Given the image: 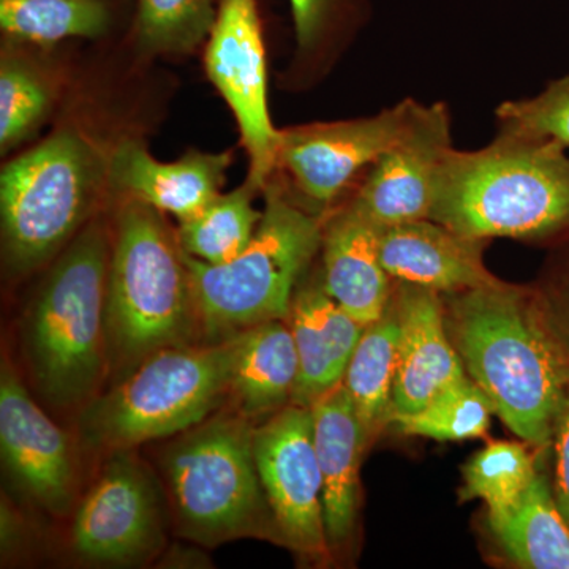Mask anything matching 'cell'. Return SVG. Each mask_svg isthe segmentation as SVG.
<instances>
[{
	"label": "cell",
	"mask_w": 569,
	"mask_h": 569,
	"mask_svg": "<svg viewBox=\"0 0 569 569\" xmlns=\"http://www.w3.org/2000/svg\"><path fill=\"white\" fill-rule=\"evenodd\" d=\"M451 298L447 328L468 376L512 433L545 447L567 399L569 362L538 306L505 282Z\"/></svg>",
	"instance_id": "cell-1"
},
{
	"label": "cell",
	"mask_w": 569,
	"mask_h": 569,
	"mask_svg": "<svg viewBox=\"0 0 569 569\" xmlns=\"http://www.w3.org/2000/svg\"><path fill=\"white\" fill-rule=\"evenodd\" d=\"M565 149L503 132L479 151L452 148L438 171L430 219L478 241L559 233L569 227Z\"/></svg>",
	"instance_id": "cell-2"
},
{
	"label": "cell",
	"mask_w": 569,
	"mask_h": 569,
	"mask_svg": "<svg viewBox=\"0 0 569 569\" xmlns=\"http://www.w3.org/2000/svg\"><path fill=\"white\" fill-rule=\"evenodd\" d=\"M112 227L97 216L48 272L24 320V351L51 406L84 407L110 366L107 288Z\"/></svg>",
	"instance_id": "cell-3"
},
{
	"label": "cell",
	"mask_w": 569,
	"mask_h": 569,
	"mask_svg": "<svg viewBox=\"0 0 569 569\" xmlns=\"http://www.w3.org/2000/svg\"><path fill=\"white\" fill-rule=\"evenodd\" d=\"M162 213L123 200L112 222L107 337L118 367L133 369L156 351L192 343L198 326L186 258Z\"/></svg>",
	"instance_id": "cell-4"
},
{
	"label": "cell",
	"mask_w": 569,
	"mask_h": 569,
	"mask_svg": "<svg viewBox=\"0 0 569 569\" xmlns=\"http://www.w3.org/2000/svg\"><path fill=\"white\" fill-rule=\"evenodd\" d=\"M263 217L247 249L208 264L183 253L198 328L209 342L266 321L288 320L298 284L321 249L325 223L269 181Z\"/></svg>",
	"instance_id": "cell-5"
},
{
	"label": "cell",
	"mask_w": 569,
	"mask_h": 569,
	"mask_svg": "<svg viewBox=\"0 0 569 569\" xmlns=\"http://www.w3.org/2000/svg\"><path fill=\"white\" fill-rule=\"evenodd\" d=\"M236 336L168 347L81 408L78 436L96 451H126L200 425L230 400Z\"/></svg>",
	"instance_id": "cell-6"
},
{
	"label": "cell",
	"mask_w": 569,
	"mask_h": 569,
	"mask_svg": "<svg viewBox=\"0 0 569 569\" xmlns=\"http://www.w3.org/2000/svg\"><path fill=\"white\" fill-rule=\"evenodd\" d=\"M108 183V157L73 129H61L10 160L0 174L2 257L24 276L50 261L93 219Z\"/></svg>",
	"instance_id": "cell-7"
},
{
	"label": "cell",
	"mask_w": 569,
	"mask_h": 569,
	"mask_svg": "<svg viewBox=\"0 0 569 569\" xmlns=\"http://www.w3.org/2000/svg\"><path fill=\"white\" fill-rule=\"evenodd\" d=\"M252 419L217 411L179 433L162 456L183 537L204 546L280 539L254 462Z\"/></svg>",
	"instance_id": "cell-8"
},
{
	"label": "cell",
	"mask_w": 569,
	"mask_h": 569,
	"mask_svg": "<svg viewBox=\"0 0 569 569\" xmlns=\"http://www.w3.org/2000/svg\"><path fill=\"white\" fill-rule=\"evenodd\" d=\"M209 80L233 111L258 192L274 178L280 130L268 110L266 52L257 0H222L204 54Z\"/></svg>",
	"instance_id": "cell-9"
},
{
	"label": "cell",
	"mask_w": 569,
	"mask_h": 569,
	"mask_svg": "<svg viewBox=\"0 0 569 569\" xmlns=\"http://www.w3.org/2000/svg\"><path fill=\"white\" fill-rule=\"evenodd\" d=\"M253 451L280 541L302 556L325 559L331 549L310 407L290 403L254 426Z\"/></svg>",
	"instance_id": "cell-10"
},
{
	"label": "cell",
	"mask_w": 569,
	"mask_h": 569,
	"mask_svg": "<svg viewBox=\"0 0 569 569\" xmlns=\"http://www.w3.org/2000/svg\"><path fill=\"white\" fill-rule=\"evenodd\" d=\"M159 496L146 468L126 451L112 452L71 522V549L99 567L149 559L162 542Z\"/></svg>",
	"instance_id": "cell-11"
},
{
	"label": "cell",
	"mask_w": 569,
	"mask_h": 569,
	"mask_svg": "<svg viewBox=\"0 0 569 569\" xmlns=\"http://www.w3.org/2000/svg\"><path fill=\"white\" fill-rule=\"evenodd\" d=\"M418 104L403 100L370 118L280 130L277 170L306 200L326 208L402 137Z\"/></svg>",
	"instance_id": "cell-12"
},
{
	"label": "cell",
	"mask_w": 569,
	"mask_h": 569,
	"mask_svg": "<svg viewBox=\"0 0 569 569\" xmlns=\"http://www.w3.org/2000/svg\"><path fill=\"white\" fill-rule=\"evenodd\" d=\"M0 449L3 466L26 496L66 516L77 497V460L69 433L32 399L10 362L0 370Z\"/></svg>",
	"instance_id": "cell-13"
},
{
	"label": "cell",
	"mask_w": 569,
	"mask_h": 569,
	"mask_svg": "<svg viewBox=\"0 0 569 569\" xmlns=\"http://www.w3.org/2000/svg\"><path fill=\"white\" fill-rule=\"evenodd\" d=\"M445 104H418L406 132L370 168L351 204L377 227L430 219L438 171L451 151Z\"/></svg>",
	"instance_id": "cell-14"
},
{
	"label": "cell",
	"mask_w": 569,
	"mask_h": 569,
	"mask_svg": "<svg viewBox=\"0 0 569 569\" xmlns=\"http://www.w3.org/2000/svg\"><path fill=\"white\" fill-rule=\"evenodd\" d=\"M395 307L400 337L391 419L417 413L441 389L466 377V367L449 337L440 293L402 283Z\"/></svg>",
	"instance_id": "cell-15"
},
{
	"label": "cell",
	"mask_w": 569,
	"mask_h": 569,
	"mask_svg": "<svg viewBox=\"0 0 569 569\" xmlns=\"http://www.w3.org/2000/svg\"><path fill=\"white\" fill-rule=\"evenodd\" d=\"M230 152L183 153L176 162H159L138 140H122L108 156V183L123 200L140 201L178 222L203 211L227 178Z\"/></svg>",
	"instance_id": "cell-16"
},
{
	"label": "cell",
	"mask_w": 569,
	"mask_h": 569,
	"mask_svg": "<svg viewBox=\"0 0 569 569\" xmlns=\"http://www.w3.org/2000/svg\"><path fill=\"white\" fill-rule=\"evenodd\" d=\"M485 242L432 219L415 220L381 230V263L397 282L440 295L496 287L501 280L482 261Z\"/></svg>",
	"instance_id": "cell-17"
},
{
	"label": "cell",
	"mask_w": 569,
	"mask_h": 569,
	"mask_svg": "<svg viewBox=\"0 0 569 569\" xmlns=\"http://www.w3.org/2000/svg\"><path fill=\"white\" fill-rule=\"evenodd\" d=\"M381 230L351 203L323 228L321 284L362 326L376 323L391 305L392 279L380 257Z\"/></svg>",
	"instance_id": "cell-18"
},
{
	"label": "cell",
	"mask_w": 569,
	"mask_h": 569,
	"mask_svg": "<svg viewBox=\"0 0 569 569\" xmlns=\"http://www.w3.org/2000/svg\"><path fill=\"white\" fill-rule=\"evenodd\" d=\"M313 441L323 479V519L329 549L353 535L359 505V466L365 430L346 387L340 385L312 407Z\"/></svg>",
	"instance_id": "cell-19"
},
{
	"label": "cell",
	"mask_w": 569,
	"mask_h": 569,
	"mask_svg": "<svg viewBox=\"0 0 569 569\" xmlns=\"http://www.w3.org/2000/svg\"><path fill=\"white\" fill-rule=\"evenodd\" d=\"M288 325L299 358L298 385L291 403L312 407L343 383L366 326L337 305L321 283L296 290Z\"/></svg>",
	"instance_id": "cell-20"
},
{
	"label": "cell",
	"mask_w": 569,
	"mask_h": 569,
	"mask_svg": "<svg viewBox=\"0 0 569 569\" xmlns=\"http://www.w3.org/2000/svg\"><path fill=\"white\" fill-rule=\"evenodd\" d=\"M288 320L266 321L236 336L230 400L249 419L276 413L293 400L299 358Z\"/></svg>",
	"instance_id": "cell-21"
},
{
	"label": "cell",
	"mask_w": 569,
	"mask_h": 569,
	"mask_svg": "<svg viewBox=\"0 0 569 569\" xmlns=\"http://www.w3.org/2000/svg\"><path fill=\"white\" fill-rule=\"evenodd\" d=\"M498 545L516 565L529 569H569V522L537 473L519 503L489 518Z\"/></svg>",
	"instance_id": "cell-22"
},
{
	"label": "cell",
	"mask_w": 569,
	"mask_h": 569,
	"mask_svg": "<svg viewBox=\"0 0 569 569\" xmlns=\"http://www.w3.org/2000/svg\"><path fill=\"white\" fill-rule=\"evenodd\" d=\"M399 337V317L391 302L380 320L366 326L343 378L367 445L391 421Z\"/></svg>",
	"instance_id": "cell-23"
},
{
	"label": "cell",
	"mask_w": 569,
	"mask_h": 569,
	"mask_svg": "<svg viewBox=\"0 0 569 569\" xmlns=\"http://www.w3.org/2000/svg\"><path fill=\"white\" fill-rule=\"evenodd\" d=\"M258 190L249 182L219 193L203 211L179 222L182 252L208 264H222L241 254L252 241L263 211L253 206Z\"/></svg>",
	"instance_id": "cell-24"
},
{
	"label": "cell",
	"mask_w": 569,
	"mask_h": 569,
	"mask_svg": "<svg viewBox=\"0 0 569 569\" xmlns=\"http://www.w3.org/2000/svg\"><path fill=\"white\" fill-rule=\"evenodd\" d=\"M104 0H0V28L11 40L47 44L82 37L97 39L110 28Z\"/></svg>",
	"instance_id": "cell-25"
},
{
	"label": "cell",
	"mask_w": 569,
	"mask_h": 569,
	"mask_svg": "<svg viewBox=\"0 0 569 569\" xmlns=\"http://www.w3.org/2000/svg\"><path fill=\"white\" fill-rule=\"evenodd\" d=\"M496 413L492 400L470 377H462L441 389L417 413L395 417L389 425L406 436L438 441H463L485 437L490 417Z\"/></svg>",
	"instance_id": "cell-26"
},
{
	"label": "cell",
	"mask_w": 569,
	"mask_h": 569,
	"mask_svg": "<svg viewBox=\"0 0 569 569\" xmlns=\"http://www.w3.org/2000/svg\"><path fill=\"white\" fill-rule=\"evenodd\" d=\"M537 473L526 445L492 441L463 467L462 500L479 498L497 518L519 503Z\"/></svg>",
	"instance_id": "cell-27"
},
{
	"label": "cell",
	"mask_w": 569,
	"mask_h": 569,
	"mask_svg": "<svg viewBox=\"0 0 569 569\" xmlns=\"http://www.w3.org/2000/svg\"><path fill=\"white\" fill-rule=\"evenodd\" d=\"M51 82L32 61L3 52L0 62V148L2 153L31 138L52 107Z\"/></svg>",
	"instance_id": "cell-28"
},
{
	"label": "cell",
	"mask_w": 569,
	"mask_h": 569,
	"mask_svg": "<svg viewBox=\"0 0 569 569\" xmlns=\"http://www.w3.org/2000/svg\"><path fill=\"white\" fill-rule=\"evenodd\" d=\"M216 0H138L134 33L152 54H189L211 36Z\"/></svg>",
	"instance_id": "cell-29"
},
{
	"label": "cell",
	"mask_w": 569,
	"mask_h": 569,
	"mask_svg": "<svg viewBox=\"0 0 569 569\" xmlns=\"http://www.w3.org/2000/svg\"><path fill=\"white\" fill-rule=\"evenodd\" d=\"M497 118L503 133L559 142L569 148V77L550 82L533 99L501 103Z\"/></svg>",
	"instance_id": "cell-30"
},
{
	"label": "cell",
	"mask_w": 569,
	"mask_h": 569,
	"mask_svg": "<svg viewBox=\"0 0 569 569\" xmlns=\"http://www.w3.org/2000/svg\"><path fill=\"white\" fill-rule=\"evenodd\" d=\"M351 2L353 0H290L299 48L313 50L350 9Z\"/></svg>",
	"instance_id": "cell-31"
},
{
	"label": "cell",
	"mask_w": 569,
	"mask_h": 569,
	"mask_svg": "<svg viewBox=\"0 0 569 569\" xmlns=\"http://www.w3.org/2000/svg\"><path fill=\"white\" fill-rule=\"evenodd\" d=\"M556 500L569 522V388L556 426Z\"/></svg>",
	"instance_id": "cell-32"
},
{
	"label": "cell",
	"mask_w": 569,
	"mask_h": 569,
	"mask_svg": "<svg viewBox=\"0 0 569 569\" xmlns=\"http://www.w3.org/2000/svg\"><path fill=\"white\" fill-rule=\"evenodd\" d=\"M2 533H0V541H2V556L3 559H10L13 553L20 552L22 545H24L26 537V523L22 522L20 515L17 509L11 507L9 501L3 498L2 500Z\"/></svg>",
	"instance_id": "cell-33"
}]
</instances>
